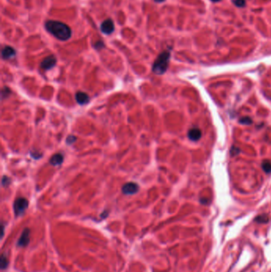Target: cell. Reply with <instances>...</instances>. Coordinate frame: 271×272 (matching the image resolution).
<instances>
[{"mask_svg": "<svg viewBox=\"0 0 271 272\" xmlns=\"http://www.w3.org/2000/svg\"><path fill=\"white\" fill-rule=\"evenodd\" d=\"M45 28L54 37L61 41H67L72 36L70 27L61 22L48 21L45 23Z\"/></svg>", "mask_w": 271, "mask_h": 272, "instance_id": "6da1fadb", "label": "cell"}, {"mask_svg": "<svg viewBox=\"0 0 271 272\" xmlns=\"http://www.w3.org/2000/svg\"><path fill=\"white\" fill-rule=\"evenodd\" d=\"M169 60H170V52L169 51H164L160 53L154 63L153 64L152 71L155 74L162 75L165 73L169 67Z\"/></svg>", "mask_w": 271, "mask_h": 272, "instance_id": "7a4b0ae2", "label": "cell"}, {"mask_svg": "<svg viewBox=\"0 0 271 272\" xmlns=\"http://www.w3.org/2000/svg\"><path fill=\"white\" fill-rule=\"evenodd\" d=\"M29 206V201L25 197H18L14 202V212L16 216H22Z\"/></svg>", "mask_w": 271, "mask_h": 272, "instance_id": "3957f363", "label": "cell"}, {"mask_svg": "<svg viewBox=\"0 0 271 272\" xmlns=\"http://www.w3.org/2000/svg\"><path fill=\"white\" fill-rule=\"evenodd\" d=\"M139 190V186L135 182H127L122 188V193L126 195H134Z\"/></svg>", "mask_w": 271, "mask_h": 272, "instance_id": "277c9868", "label": "cell"}, {"mask_svg": "<svg viewBox=\"0 0 271 272\" xmlns=\"http://www.w3.org/2000/svg\"><path fill=\"white\" fill-rule=\"evenodd\" d=\"M30 230L29 228H25L22 232V235L18 239V242H17V246L20 247H26L30 243Z\"/></svg>", "mask_w": 271, "mask_h": 272, "instance_id": "5b68a950", "label": "cell"}, {"mask_svg": "<svg viewBox=\"0 0 271 272\" xmlns=\"http://www.w3.org/2000/svg\"><path fill=\"white\" fill-rule=\"evenodd\" d=\"M57 64V58L54 56L51 55V56H48L45 58V59L41 62V68L45 69V70H48V69H53Z\"/></svg>", "mask_w": 271, "mask_h": 272, "instance_id": "8992f818", "label": "cell"}, {"mask_svg": "<svg viewBox=\"0 0 271 272\" xmlns=\"http://www.w3.org/2000/svg\"><path fill=\"white\" fill-rule=\"evenodd\" d=\"M100 29L101 31L103 34H106V35H110V34L113 33L114 30H115V26H114L112 20L107 19L104 22H103V23L101 24Z\"/></svg>", "mask_w": 271, "mask_h": 272, "instance_id": "52a82bcc", "label": "cell"}, {"mask_svg": "<svg viewBox=\"0 0 271 272\" xmlns=\"http://www.w3.org/2000/svg\"><path fill=\"white\" fill-rule=\"evenodd\" d=\"M201 135H202V132L198 127L191 128L188 132V137L191 141H193V142L199 140L201 138Z\"/></svg>", "mask_w": 271, "mask_h": 272, "instance_id": "ba28073f", "label": "cell"}, {"mask_svg": "<svg viewBox=\"0 0 271 272\" xmlns=\"http://www.w3.org/2000/svg\"><path fill=\"white\" fill-rule=\"evenodd\" d=\"M76 100L80 105L86 104L89 102V96L86 92H78L76 94Z\"/></svg>", "mask_w": 271, "mask_h": 272, "instance_id": "9c48e42d", "label": "cell"}, {"mask_svg": "<svg viewBox=\"0 0 271 272\" xmlns=\"http://www.w3.org/2000/svg\"><path fill=\"white\" fill-rule=\"evenodd\" d=\"M16 52L15 49L11 46H5L2 50V57L3 59H11L15 56Z\"/></svg>", "mask_w": 271, "mask_h": 272, "instance_id": "30bf717a", "label": "cell"}, {"mask_svg": "<svg viewBox=\"0 0 271 272\" xmlns=\"http://www.w3.org/2000/svg\"><path fill=\"white\" fill-rule=\"evenodd\" d=\"M64 161V156L62 154H55L54 155H53L52 158L49 160L50 164L53 165L54 166H60V165L62 164V162Z\"/></svg>", "mask_w": 271, "mask_h": 272, "instance_id": "8fae6325", "label": "cell"}, {"mask_svg": "<svg viewBox=\"0 0 271 272\" xmlns=\"http://www.w3.org/2000/svg\"><path fill=\"white\" fill-rule=\"evenodd\" d=\"M9 265V260H8L7 257L4 254H2L1 258H0V267L2 270H5L8 267Z\"/></svg>", "mask_w": 271, "mask_h": 272, "instance_id": "7c38bea8", "label": "cell"}, {"mask_svg": "<svg viewBox=\"0 0 271 272\" xmlns=\"http://www.w3.org/2000/svg\"><path fill=\"white\" fill-rule=\"evenodd\" d=\"M262 167L266 173H271V162L269 160H265L262 164Z\"/></svg>", "mask_w": 271, "mask_h": 272, "instance_id": "4fadbf2b", "label": "cell"}, {"mask_svg": "<svg viewBox=\"0 0 271 272\" xmlns=\"http://www.w3.org/2000/svg\"><path fill=\"white\" fill-rule=\"evenodd\" d=\"M11 183V180L10 177H8L7 176L4 175L2 178V186L4 187H7L10 186V184Z\"/></svg>", "mask_w": 271, "mask_h": 272, "instance_id": "5bb4252c", "label": "cell"}, {"mask_svg": "<svg viewBox=\"0 0 271 272\" xmlns=\"http://www.w3.org/2000/svg\"><path fill=\"white\" fill-rule=\"evenodd\" d=\"M232 2L238 7H244L246 5V0H232Z\"/></svg>", "mask_w": 271, "mask_h": 272, "instance_id": "9a60e30c", "label": "cell"}, {"mask_svg": "<svg viewBox=\"0 0 271 272\" xmlns=\"http://www.w3.org/2000/svg\"><path fill=\"white\" fill-rule=\"evenodd\" d=\"M11 92L7 87H4L2 90V99H5V98L8 97L9 95H11Z\"/></svg>", "mask_w": 271, "mask_h": 272, "instance_id": "2e32d148", "label": "cell"}, {"mask_svg": "<svg viewBox=\"0 0 271 272\" xmlns=\"http://www.w3.org/2000/svg\"><path fill=\"white\" fill-rule=\"evenodd\" d=\"M239 122H240L242 124H246V125H250L252 123V120L250 119L249 117L242 118V119H241L240 120H239Z\"/></svg>", "mask_w": 271, "mask_h": 272, "instance_id": "e0dca14e", "label": "cell"}, {"mask_svg": "<svg viewBox=\"0 0 271 272\" xmlns=\"http://www.w3.org/2000/svg\"><path fill=\"white\" fill-rule=\"evenodd\" d=\"M76 140V138L74 136V135H68V138H67L66 139V142L67 144H72V143H74L75 142V141Z\"/></svg>", "mask_w": 271, "mask_h": 272, "instance_id": "ac0fdd59", "label": "cell"}, {"mask_svg": "<svg viewBox=\"0 0 271 272\" xmlns=\"http://www.w3.org/2000/svg\"><path fill=\"white\" fill-rule=\"evenodd\" d=\"M103 47H104V44H103V42H101V41H99V42H95V48L96 49H98V50L101 49H102V48H103Z\"/></svg>", "mask_w": 271, "mask_h": 272, "instance_id": "d6986e66", "label": "cell"}, {"mask_svg": "<svg viewBox=\"0 0 271 272\" xmlns=\"http://www.w3.org/2000/svg\"><path fill=\"white\" fill-rule=\"evenodd\" d=\"M154 1L157 2H164L165 0H154Z\"/></svg>", "mask_w": 271, "mask_h": 272, "instance_id": "ffe728a7", "label": "cell"}, {"mask_svg": "<svg viewBox=\"0 0 271 272\" xmlns=\"http://www.w3.org/2000/svg\"><path fill=\"white\" fill-rule=\"evenodd\" d=\"M211 1H212V2H219V1H221V0H211Z\"/></svg>", "mask_w": 271, "mask_h": 272, "instance_id": "44dd1931", "label": "cell"}]
</instances>
